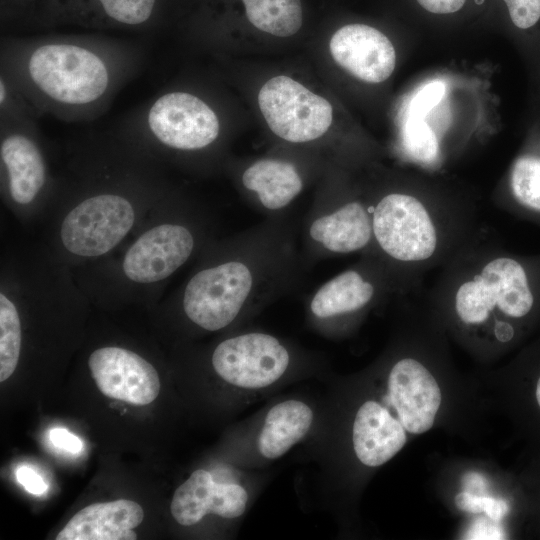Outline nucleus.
Returning a JSON list of instances; mask_svg holds the SVG:
<instances>
[{
  "label": "nucleus",
  "instance_id": "f257e3e1",
  "mask_svg": "<svg viewBox=\"0 0 540 540\" xmlns=\"http://www.w3.org/2000/svg\"><path fill=\"white\" fill-rule=\"evenodd\" d=\"M139 53L124 43L43 39L3 43L1 75L35 115L93 119L133 75Z\"/></svg>",
  "mask_w": 540,
  "mask_h": 540
},
{
  "label": "nucleus",
  "instance_id": "f03ea898",
  "mask_svg": "<svg viewBox=\"0 0 540 540\" xmlns=\"http://www.w3.org/2000/svg\"><path fill=\"white\" fill-rule=\"evenodd\" d=\"M305 270L293 222L266 218L236 237L223 259L188 280L182 308L195 325L218 331L293 291Z\"/></svg>",
  "mask_w": 540,
  "mask_h": 540
},
{
  "label": "nucleus",
  "instance_id": "7ed1b4c3",
  "mask_svg": "<svg viewBox=\"0 0 540 540\" xmlns=\"http://www.w3.org/2000/svg\"><path fill=\"white\" fill-rule=\"evenodd\" d=\"M137 123L156 142L179 151L204 149L220 134L215 111L198 96L184 91L166 92L153 99Z\"/></svg>",
  "mask_w": 540,
  "mask_h": 540
},
{
  "label": "nucleus",
  "instance_id": "20e7f679",
  "mask_svg": "<svg viewBox=\"0 0 540 540\" xmlns=\"http://www.w3.org/2000/svg\"><path fill=\"white\" fill-rule=\"evenodd\" d=\"M258 104L270 130L291 143L322 137L333 120V108L325 98L284 75L261 87Z\"/></svg>",
  "mask_w": 540,
  "mask_h": 540
},
{
  "label": "nucleus",
  "instance_id": "39448f33",
  "mask_svg": "<svg viewBox=\"0 0 540 540\" xmlns=\"http://www.w3.org/2000/svg\"><path fill=\"white\" fill-rule=\"evenodd\" d=\"M533 303L524 268L507 257L490 261L473 280L463 283L455 296L456 312L468 324L484 322L495 307L520 318L529 313Z\"/></svg>",
  "mask_w": 540,
  "mask_h": 540
},
{
  "label": "nucleus",
  "instance_id": "423d86ee",
  "mask_svg": "<svg viewBox=\"0 0 540 540\" xmlns=\"http://www.w3.org/2000/svg\"><path fill=\"white\" fill-rule=\"evenodd\" d=\"M301 254L306 268L328 256L357 252L373 238L370 209L359 200L317 202L302 227Z\"/></svg>",
  "mask_w": 540,
  "mask_h": 540
},
{
  "label": "nucleus",
  "instance_id": "0eeeda50",
  "mask_svg": "<svg viewBox=\"0 0 540 540\" xmlns=\"http://www.w3.org/2000/svg\"><path fill=\"white\" fill-rule=\"evenodd\" d=\"M370 211L373 238L392 259L421 261L434 253L436 230L426 208L417 198L390 193L382 197Z\"/></svg>",
  "mask_w": 540,
  "mask_h": 540
},
{
  "label": "nucleus",
  "instance_id": "6e6552de",
  "mask_svg": "<svg viewBox=\"0 0 540 540\" xmlns=\"http://www.w3.org/2000/svg\"><path fill=\"white\" fill-rule=\"evenodd\" d=\"M215 372L227 383L260 389L279 380L291 363L288 348L275 336L246 332L220 342L212 354Z\"/></svg>",
  "mask_w": 540,
  "mask_h": 540
},
{
  "label": "nucleus",
  "instance_id": "1a4fd4ad",
  "mask_svg": "<svg viewBox=\"0 0 540 540\" xmlns=\"http://www.w3.org/2000/svg\"><path fill=\"white\" fill-rule=\"evenodd\" d=\"M134 218V209L125 197L112 193L95 195L67 214L61 225V240L73 254L99 256L125 237Z\"/></svg>",
  "mask_w": 540,
  "mask_h": 540
},
{
  "label": "nucleus",
  "instance_id": "9d476101",
  "mask_svg": "<svg viewBox=\"0 0 540 540\" xmlns=\"http://www.w3.org/2000/svg\"><path fill=\"white\" fill-rule=\"evenodd\" d=\"M196 247L192 230L179 223H165L143 233L127 251L123 270L137 283L169 277L188 261Z\"/></svg>",
  "mask_w": 540,
  "mask_h": 540
},
{
  "label": "nucleus",
  "instance_id": "9b49d317",
  "mask_svg": "<svg viewBox=\"0 0 540 540\" xmlns=\"http://www.w3.org/2000/svg\"><path fill=\"white\" fill-rule=\"evenodd\" d=\"M89 368L98 389L109 398L143 406L159 394L160 380L155 368L127 349H97L89 357Z\"/></svg>",
  "mask_w": 540,
  "mask_h": 540
},
{
  "label": "nucleus",
  "instance_id": "f8f14e48",
  "mask_svg": "<svg viewBox=\"0 0 540 540\" xmlns=\"http://www.w3.org/2000/svg\"><path fill=\"white\" fill-rule=\"evenodd\" d=\"M389 404L397 419L412 434L428 431L441 403L440 388L432 374L411 358L399 360L388 377Z\"/></svg>",
  "mask_w": 540,
  "mask_h": 540
},
{
  "label": "nucleus",
  "instance_id": "ddd939ff",
  "mask_svg": "<svg viewBox=\"0 0 540 540\" xmlns=\"http://www.w3.org/2000/svg\"><path fill=\"white\" fill-rule=\"evenodd\" d=\"M334 61L356 78L380 83L388 79L396 65V52L382 32L365 24H349L331 37Z\"/></svg>",
  "mask_w": 540,
  "mask_h": 540
},
{
  "label": "nucleus",
  "instance_id": "4468645a",
  "mask_svg": "<svg viewBox=\"0 0 540 540\" xmlns=\"http://www.w3.org/2000/svg\"><path fill=\"white\" fill-rule=\"evenodd\" d=\"M32 117L1 118L4 127L0 156L5 168L11 198L18 204L32 202L46 180L43 155L36 141L28 133Z\"/></svg>",
  "mask_w": 540,
  "mask_h": 540
},
{
  "label": "nucleus",
  "instance_id": "2eb2a0df",
  "mask_svg": "<svg viewBox=\"0 0 540 540\" xmlns=\"http://www.w3.org/2000/svg\"><path fill=\"white\" fill-rule=\"evenodd\" d=\"M248 494L235 483H217L204 470L194 471L174 492L171 513L182 526L198 523L208 513L233 519L246 509Z\"/></svg>",
  "mask_w": 540,
  "mask_h": 540
},
{
  "label": "nucleus",
  "instance_id": "dca6fc26",
  "mask_svg": "<svg viewBox=\"0 0 540 540\" xmlns=\"http://www.w3.org/2000/svg\"><path fill=\"white\" fill-rule=\"evenodd\" d=\"M241 183L266 218L285 216V210L304 188L297 166L283 158L254 161L242 172Z\"/></svg>",
  "mask_w": 540,
  "mask_h": 540
},
{
  "label": "nucleus",
  "instance_id": "f3484780",
  "mask_svg": "<svg viewBox=\"0 0 540 540\" xmlns=\"http://www.w3.org/2000/svg\"><path fill=\"white\" fill-rule=\"evenodd\" d=\"M144 518L142 507L131 500L91 504L77 512L56 536L57 540H135Z\"/></svg>",
  "mask_w": 540,
  "mask_h": 540
},
{
  "label": "nucleus",
  "instance_id": "a211bd4d",
  "mask_svg": "<svg viewBox=\"0 0 540 540\" xmlns=\"http://www.w3.org/2000/svg\"><path fill=\"white\" fill-rule=\"evenodd\" d=\"M352 432L355 454L361 463L369 467L389 461L407 440L400 421L372 400L366 401L358 409Z\"/></svg>",
  "mask_w": 540,
  "mask_h": 540
},
{
  "label": "nucleus",
  "instance_id": "6ab92c4d",
  "mask_svg": "<svg viewBox=\"0 0 540 540\" xmlns=\"http://www.w3.org/2000/svg\"><path fill=\"white\" fill-rule=\"evenodd\" d=\"M375 285L357 269H347L323 283L311 295L308 312L327 321L365 308L374 298Z\"/></svg>",
  "mask_w": 540,
  "mask_h": 540
},
{
  "label": "nucleus",
  "instance_id": "aec40b11",
  "mask_svg": "<svg viewBox=\"0 0 540 540\" xmlns=\"http://www.w3.org/2000/svg\"><path fill=\"white\" fill-rule=\"evenodd\" d=\"M311 408L299 400H286L273 406L266 415L258 438L260 454L267 459L284 455L310 430Z\"/></svg>",
  "mask_w": 540,
  "mask_h": 540
},
{
  "label": "nucleus",
  "instance_id": "412c9836",
  "mask_svg": "<svg viewBox=\"0 0 540 540\" xmlns=\"http://www.w3.org/2000/svg\"><path fill=\"white\" fill-rule=\"evenodd\" d=\"M248 20L256 28L278 37L296 34L302 25L300 0H242Z\"/></svg>",
  "mask_w": 540,
  "mask_h": 540
},
{
  "label": "nucleus",
  "instance_id": "4be33fe9",
  "mask_svg": "<svg viewBox=\"0 0 540 540\" xmlns=\"http://www.w3.org/2000/svg\"><path fill=\"white\" fill-rule=\"evenodd\" d=\"M21 347V327L15 305L0 294V381L15 371Z\"/></svg>",
  "mask_w": 540,
  "mask_h": 540
},
{
  "label": "nucleus",
  "instance_id": "5701e85b",
  "mask_svg": "<svg viewBox=\"0 0 540 540\" xmlns=\"http://www.w3.org/2000/svg\"><path fill=\"white\" fill-rule=\"evenodd\" d=\"M511 190L523 206L540 211V154L521 155L513 164Z\"/></svg>",
  "mask_w": 540,
  "mask_h": 540
},
{
  "label": "nucleus",
  "instance_id": "b1692460",
  "mask_svg": "<svg viewBox=\"0 0 540 540\" xmlns=\"http://www.w3.org/2000/svg\"><path fill=\"white\" fill-rule=\"evenodd\" d=\"M107 19L122 26H140L152 16L156 0H95Z\"/></svg>",
  "mask_w": 540,
  "mask_h": 540
},
{
  "label": "nucleus",
  "instance_id": "393cba45",
  "mask_svg": "<svg viewBox=\"0 0 540 540\" xmlns=\"http://www.w3.org/2000/svg\"><path fill=\"white\" fill-rule=\"evenodd\" d=\"M407 150L421 161H431L437 156L438 144L431 128L422 118L410 116L404 130Z\"/></svg>",
  "mask_w": 540,
  "mask_h": 540
},
{
  "label": "nucleus",
  "instance_id": "a878e982",
  "mask_svg": "<svg viewBox=\"0 0 540 540\" xmlns=\"http://www.w3.org/2000/svg\"><path fill=\"white\" fill-rule=\"evenodd\" d=\"M458 509L469 513L484 512L488 518L499 522L508 512L505 501L490 496H481L462 491L455 497Z\"/></svg>",
  "mask_w": 540,
  "mask_h": 540
},
{
  "label": "nucleus",
  "instance_id": "bb28decb",
  "mask_svg": "<svg viewBox=\"0 0 540 540\" xmlns=\"http://www.w3.org/2000/svg\"><path fill=\"white\" fill-rule=\"evenodd\" d=\"M512 25L527 32L540 24V0H502Z\"/></svg>",
  "mask_w": 540,
  "mask_h": 540
},
{
  "label": "nucleus",
  "instance_id": "cd10ccee",
  "mask_svg": "<svg viewBox=\"0 0 540 540\" xmlns=\"http://www.w3.org/2000/svg\"><path fill=\"white\" fill-rule=\"evenodd\" d=\"M445 86L440 81H433L424 86L415 95L410 109V116L422 118L444 95Z\"/></svg>",
  "mask_w": 540,
  "mask_h": 540
},
{
  "label": "nucleus",
  "instance_id": "c85d7f7f",
  "mask_svg": "<svg viewBox=\"0 0 540 540\" xmlns=\"http://www.w3.org/2000/svg\"><path fill=\"white\" fill-rule=\"evenodd\" d=\"M496 521L489 518L486 521L484 518L477 519L465 534L466 539H502L504 532L496 525Z\"/></svg>",
  "mask_w": 540,
  "mask_h": 540
},
{
  "label": "nucleus",
  "instance_id": "c756f323",
  "mask_svg": "<svg viewBox=\"0 0 540 540\" xmlns=\"http://www.w3.org/2000/svg\"><path fill=\"white\" fill-rule=\"evenodd\" d=\"M18 482L31 494L41 495L47 490L42 477L28 466H21L16 473Z\"/></svg>",
  "mask_w": 540,
  "mask_h": 540
},
{
  "label": "nucleus",
  "instance_id": "7c9ffc66",
  "mask_svg": "<svg viewBox=\"0 0 540 540\" xmlns=\"http://www.w3.org/2000/svg\"><path fill=\"white\" fill-rule=\"evenodd\" d=\"M52 444L64 451L76 454L82 450L81 440L63 428H55L50 432Z\"/></svg>",
  "mask_w": 540,
  "mask_h": 540
},
{
  "label": "nucleus",
  "instance_id": "2f4dec72",
  "mask_svg": "<svg viewBox=\"0 0 540 540\" xmlns=\"http://www.w3.org/2000/svg\"><path fill=\"white\" fill-rule=\"evenodd\" d=\"M421 7L434 14H450L460 10L466 0H416Z\"/></svg>",
  "mask_w": 540,
  "mask_h": 540
},
{
  "label": "nucleus",
  "instance_id": "473e14b6",
  "mask_svg": "<svg viewBox=\"0 0 540 540\" xmlns=\"http://www.w3.org/2000/svg\"><path fill=\"white\" fill-rule=\"evenodd\" d=\"M465 490L467 492H470L472 494H475V492H483L485 491L486 483L485 479L482 478L481 475L477 473H467L464 476L463 479Z\"/></svg>",
  "mask_w": 540,
  "mask_h": 540
},
{
  "label": "nucleus",
  "instance_id": "72a5a7b5",
  "mask_svg": "<svg viewBox=\"0 0 540 540\" xmlns=\"http://www.w3.org/2000/svg\"><path fill=\"white\" fill-rule=\"evenodd\" d=\"M495 334L498 340L506 342L512 338L513 329L506 322H497L495 327Z\"/></svg>",
  "mask_w": 540,
  "mask_h": 540
},
{
  "label": "nucleus",
  "instance_id": "f704fd0d",
  "mask_svg": "<svg viewBox=\"0 0 540 540\" xmlns=\"http://www.w3.org/2000/svg\"><path fill=\"white\" fill-rule=\"evenodd\" d=\"M536 399H537L538 405L540 406V377L538 379L537 386H536Z\"/></svg>",
  "mask_w": 540,
  "mask_h": 540
}]
</instances>
